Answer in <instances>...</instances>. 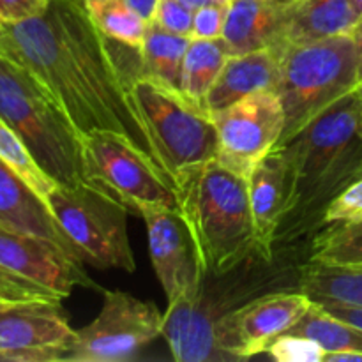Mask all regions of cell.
Wrapping results in <instances>:
<instances>
[{"instance_id":"4dcf8cb0","label":"cell","mask_w":362,"mask_h":362,"mask_svg":"<svg viewBox=\"0 0 362 362\" xmlns=\"http://www.w3.org/2000/svg\"><path fill=\"white\" fill-rule=\"evenodd\" d=\"M226 7L225 6H205L194 11L193 34L197 39H219L223 37L225 28Z\"/></svg>"},{"instance_id":"277c9868","label":"cell","mask_w":362,"mask_h":362,"mask_svg":"<svg viewBox=\"0 0 362 362\" xmlns=\"http://www.w3.org/2000/svg\"><path fill=\"white\" fill-rule=\"evenodd\" d=\"M173 187L204 271H228L260 247L246 177L211 159L180 173Z\"/></svg>"},{"instance_id":"d4e9b609","label":"cell","mask_w":362,"mask_h":362,"mask_svg":"<svg viewBox=\"0 0 362 362\" xmlns=\"http://www.w3.org/2000/svg\"><path fill=\"white\" fill-rule=\"evenodd\" d=\"M288 332L315 339L325 354L362 352V329L334 317L322 304L313 300L299 324Z\"/></svg>"},{"instance_id":"f1b7e54d","label":"cell","mask_w":362,"mask_h":362,"mask_svg":"<svg viewBox=\"0 0 362 362\" xmlns=\"http://www.w3.org/2000/svg\"><path fill=\"white\" fill-rule=\"evenodd\" d=\"M359 219H362V177L331 202L324 216V228L329 225H345Z\"/></svg>"},{"instance_id":"4316f807","label":"cell","mask_w":362,"mask_h":362,"mask_svg":"<svg viewBox=\"0 0 362 362\" xmlns=\"http://www.w3.org/2000/svg\"><path fill=\"white\" fill-rule=\"evenodd\" d=\"M0 159L48 204V197L55 187V182L42 172L41 166L28 152L27 145L2 119H0Z\"/></svg>"},{"instance_id":"4fadbf2b","label":"cell","mask_w":362,"mask_h":362,"mask_svg":"<svg viewBox=\"0 0 362 362\" xmlns=\"http://www.w3.org/2000/svg\"><path fill=\"white\" fill-rule=\"evenodd\" d=\"M311 299L300 290H276L258 296L230 313L216 329L219 352L230 361H247L299 324Z\"/></svg>"},{"instance_id":"f546056e","label":"cell","mask_w":362,"mask_h":362,"mask_svg":"<svg viewBox=\"0 0 362 362\" xmlns=\"http://www.w3.org/2000/svg\"><path fill=\"white\" fill-rule=\"evenodd\" d=\"M193 18L194 11L187 7L186 4L180 2V0H159L154 20L151 23H156L158 27L173 32V34L189 35L191 37V34H193Z\"/></svg>"},{"instance_id":"83f0119b","label":"cell","mask_w":362,"mask_h":362,"mask_svg":"<svg viewBox=\"0 0 362 362\" xmlns=\"http://www.w3.org/2000/svg\"><path fill=\"white\" fill-rule=\"evenodd\" d=\"M265 354L278 362H324L325 350L315 339L286 332L279 336Z\"/></svg>"},{"instance_id":"5b68a950","label":"cell","mask_w":362,"mask_h":362,"mask_svg":"<svg viewBox=\"0 0 362 362\" xmlns=\"http://www.w3.org/2000/svg\"><path fill=\"white\" fill-rule=\"evenodd\" d=\"M0 119L21 138L55 184L87 182L81 134L48 92L18 64L0 55Z\"/></svg>"},{"instance_id":"7a4b0ae2","label":"cell","mask_w":362,"mask_h":362,"mask_svg":"<svg viewBox=\"0 0 362 362\" xmlns=\"http://www.w3.org/2000/svg\"><path fill=\"white\" fill-rule=\"evenodd\" d=\"M285 156L288 197L276 250L293 246L324 228L331 202L362 177V103L352 92L304 127Z\"/></svg>"},{"instance_id":"d6986e66","label":"cell","mask_w":362,"mask_h":362,"mask_svg":"<svg viewBox=\"0 0 362 362\" xmlns=\"http://www.w3.org/2000/svg\"><path fill=\"white\" fill-rule=\"evenodd\" d=\"M247 193L258 244L267 253H276V235L285 218L288 197L286 163L279 148H274L255 166L247 177Z\"/></svg>"},{"instance_id":"ba28073f","label":"cell","mask_w":362,"mask_h":362,"mask_svg":"<svg viewBox=\"0 0 362 362\" xmlns=\"http://www.w3.org/2000/svg\"><path fill=\"white\" fill-rule=\"evenodd\" d=\"M48 207L85 264L134 272L136 260L127 232V209L92 184H55Z\"/></svg>"},{"instance_id":"52a82bcc","label":"cell","mask_w":362,"mask_h":362,"mask_svg":"<svg viewBox=\"0 0 362 362\" xmlns=\"http://www.w3.org/2000/svg\"><path fill=\"white\" fill-rule=\"evenodd\" d=\"M129 92L159 165L172 184L187 168L218 158V131L211 113L191 105L179 90L140 74L131 81Z\"/></svg>"},{"instance_id":"603a6c76","label":"cell","mask_w":362,"mask_h":362,"mask_svg":"<svg viewBox=\"0 0 362 362\" xmlns=\"http://www.w3.org/2000/svg\"><path fill=\"white\" fill-rule=\"evenodd\" d=\"M189 41V35L173 34L156 23H148L144 46L138 52L140 76L180 92V73Z\"/></svg>"},{"instance_id":"ffe728a7","label":"cell","mask_w":362,"mask_h":362,"mask_svg":"<svg viewBox=\"0 0 362 362\" xmlns=\"http://www.w3.org/2000/svg\"><path fill=\"white\" fill-rule=\"evenodd\" d=\"M362 14L352 0H296L286 45L352 35Z\"/></svg>"},{"instance_id":"3957f363","label":"cell","mask_w":362,"mask_h":362,"mask_svg":"<svg viewBox=\"0 0 362 362\" xmlns=\"http://www.w3.org/2000/svg\"><path fill=\"white\" fill-rule=\"evenodd\" d=\"M299 260L292 246L267 253L258 247L225 272L204 271L200 283L168 304L163 338L177 362H225L216 343L219 322L258 296L299 290Z\"/></svg>"},{"instance_id":"484cf974","label":"cell","mask_w":362,"mask_h":362,"mask_svg":"<svg viewBox=\"0 0 362 362\" xmlns=\"http://www.w3.org/2000/svg\"><path fill=\"white\" fill-rule=\"evenodd\" d=\"M308 262L338 267H362V219L322 228L311 240Z\"/></svg>"},{"instance_id":"8992f818","label":"cell","mask_w":362,"mask_h":362,"mask_svg":"<svg viewBox=\"0 0 362 362\" xmlns=\"http://www.w3.org/2000/svg\"><path fill=\"white\" fill-rule=\"evenodd\" d=\"M361 83V59L354 35L286 45L281 81L276 92L285 110V131L279 147L356 92Z\"/></svg>"},{"instance_id":"ab89813d","label":"cell","mask_w":362,"mask_h":362,"mask_svg":"<svg viewBox=\"0 0 362 362\" xmlns=\"http://www.w3.org/2000/svg\"><path fill=\"white\" fill-rule=\"evenodd\" d=\"M76 2H81V4H83V2H85V0H76Z\"/></svg>"},{"instance_id":"5bb4252c","label":"cell","mask_w":362,"mask_h":362,"mask_svg":"<svg viewBox=\"0 0 362 362\" xmlns=\"http://www.w3.org/2000/svg\"><path fill=\"white\" fill-rule=\"evenodd\" d=\"M140 218L147 226L152 269L170 304L200 283L204 265L179 207L148 209Z\"/></svg>"},{"instance_id":"9c48e42d","label":"cell","mask_w":362,"mask_h":362,"mask_svg":"<svg viewBox=\"0 0 362 362\" xmlns=\"http://www.w3.org/2000/svg\"><path fill=\"white\" fill-rule=\"evenodd\" d=\"M85 180L119 202L129 214L177 207L172 180L147 156L112 133L81 136Z\"/></svg>"},{"instance_id":"cb8c5ba5","label":"cell","mask_w":362,"mask_h":362,"mask_svg":"<svg viewBox=\"0 0 362 362\" xmlns=\"http://www.w3.org/2000/svg\"><path fill=\"white\" fill-rule=\"evenodd\" d=\"M85 11L101 34L140 52L148 23L126 0H85Z\"/></svg>"},{"instance_id":"f35d334b","label":"cell","mask_w":362,"mask_h":362,"mask_svg":"<svg viewBox=\"0 0 362 362\" xmlns=\"http://www.w3.org/2000/svg\"><path fill=\"white\" fill-rule=\"evenodd\" d=\"M357 90H359V95H361V103H362V83L359 85V88H357Z\"/></svg>"},{"instance_id":"8fae6325","label":"cell","mask_w":362,"mask_h":362,"mask_svg":"<svg viewBox=\"0 0 362 362\" xmlns=\"http://www.w3.org/2000/svg\"><path fill=\"white\" fill-rule=\"evenodd\" d=\"M0 283L62 303L74 288L98 290L83 262L52 240L0 223Z\"/></svg>"},{"instance_id":"1f68e13d","label":"cell","mask_w":362,"mask_h":362,"mask_svg":"<svg viewBox=\"0 0 362 362\" xmlns=\"http://www.w3.org/2000/svg\"><path fill=\"white\" fill-rule=\"evenodd\" d=\"M53 0H0V27L41 16Z\"/></svg>"},{"instance_id":"6da1fadb","label":"cell","mask_w":362,"mask_h":362,"mask_svg":"<svg viewBox=\"0 0 362 362\" xmlns=\"http://www.w3.org/2000/svg\"><path fill=\"white\" fill-rule=\"evenodd\" d=\"M122 48L76 0H53L41 16L0 27V55L23 67L81 136L112 133L161 168L131 101L140 66H124Z\"/></svg>"},{"instance_id":"2e32d148","label":"cell","mask_w":362,"mask_h":362,"mask_svg":"<svg viewBox=\"0 0 362 362\" xmlns=\"http://www.w3.org/2000/svg\"><path fill=\"white\" fill-rule=\"evenodd\" d=\"M296 0H230L223 39L232 55L286 46Z\"/></svg>"},{"instance_id":"7402d4cb","label":"cell","mask_w":362,"mask_h":362,"mask_svg":"<svg viewBox=\"0 0 362 362\" xmlns=\"http://www.w3.org/2000/svg\"><path fill=\"white\" fill-rule=\"evenodd\" d=\"M299 290L313 303L362 308V267H338L304 262Z\"/></svg>"},{"instance_id":"ac0fdd59","label":"cell","mask_w":362,"mask_h":362,"mask_svg":"<svg viewBox=\"0 0 362 362\" xmlns=\"http://www.w3.org/2000/svg\"><path fill=\"white\" fill-rule=\"evenodd\" d=\"M0 223L52 240L76 260L80 253L59 225L48 204L0 159ZM85 264V262H83Z\"/></svg>"},{"instance_id":"d590c367","label":"cell","mask_w":362,"mask_h":362,"mask_svg":"<svg viewBox=\"0 0 362 362\" xmlns=\"http://www.w3.org/2000/svg\"><path fill=\"white\" fill-rule=\"evenodd\" d=\"M182 4H186L187 7H191L193 11L200 9L205 6H228L230 0H180Z\"/></svg>"},{"instance_id":"9a60e30c","label":"cell","mask_w":362,"mask_h":362,"mask_svg":"<svg viewBox=\"0 0 362 362\" xmlns=\"http://www.w3.org/2000/svg\"><path fill=\"white\" fill-rule=\"evenodd\" d=\"M76 331L60 303L35 300L0 313V357L25 350H55L67 359Z\"/></svg>"},{"instance_id":"e0dca14e","label":"cell","mask_w":362,"mask_h":362,"mask_svg":"<svg viewBox=\"0 0 362 362\" xmlns=\"http://www.w3.org/2000/svg\"><path fill=\"white\" fill-rule=\"evenodd\" d=\"M283 49L285 46L230 55L207 95V113L225 110L226 106L257 92H278Z\"/></svg>"},{"instance_id":"8d00e7d4","label":"cell","mask_w":362,"mask_h":362,"mask_svg":"<svg viewBox=\"0 0 362 362\" xmlns=\"http://www.w3.org/2000/svg\"><path fill=\"white\" fill-rule=\"evenodd\" d=\"M354 39H356V45H357V49H359V59H361V76H362V16L359 20V23H357L356 30H354Z\"/></svg>"},{"instance_id":"836d02e7","label":"cell","mask_w":362,"mask_h":362,"mask_svg":"<svg viewBox=\"0 0 362 362\" xmlns=\"http://www.w3.org/2000/svg\"><path fill=\"white\" fill-rule=\"evenodd\" d=\"M322 306H324L329 313L334 315V317L341 318V320L362 329V308L339 306V304H322Z\"/></svg>"},{"instance_id":"30bf717a","label":"cell","mask_w":362,"mask_h":362,"mask_svg":"<svg viewBox=\"0 0 362 362\" xmlns=\"http://www.w3.org/2000/svg\"><path fill=\"white\" fill-rule=\"evenodd\" d=\"M158 306L122 290H106L98 317L78 329L66 362H126L163 336Z\"/></svg>"},{"instance_id":"e575fe53","label":"cell","mask_w":362,"mask_h":362,"mask_svg":"<svg viewBox=\"0 0 362 362\" xmlns=\"http://www.w3.org/2000/svg\"><path fill=\"white\" fill-rule=\"evenodd\" d=\"M141 18H144L147 23H151L154 20L156 9H158L159 0H126Z\"/></svg>"},{"instance_id":"7c38bea8","label":"cell","mask_w":362,"mask_h":362,"mask_svg":"<svg viewBox=\"0 0 362 362\" xmlns=\"http://www.w3.org/2000/svg\"><path fill=\"white\" fill-rule=\"evenodd\" d=\"M218 131V161L250 177L255 166L279 147L285 131V110L276 92L265 90L211 113Z\"/></svg>"},{"instance_id":"74e56055","label":"cell","mask_w":362,"mask_h":362,"mask_svg":"<svg viewBox=\"0 0 362 362\" xmlns=\"http://www.w3.org/2000/svg\"><path fill=\"white\" fill-rule=\"evenodd\" d=\"M354 4H356V7L357 9H359V13L362 14V0H352Z\"/></svg>"},{"instance_id":"44dd1931","label":"cell","mask_w":362,"mask_h":362,"mask_svg":"<svg viewBox=\"0 0 362 362\" xmlns=\"http://www.w3.org/2000/svg\"><path fill=\"white\" fill-rule=\"evenodd\" d=\"M232 55L225 39L191 37L180 73V94L197 108L205 110L207 95Z\"/></svg>"},{"instance_id":"d6a6232c","label":"cell","mask_w":362,"mask_h":362,"mask_svg":"<svg viewBox=\"0 0 362 362\" xmlns=\"http://www.w3.org/2000/svg\"><path fill=\"white\" fill-rule=\"evenodd\" d=\"M35 300H48V299H42V297H37L34 296V293L25 292V290L16 288V286L0 283V313L6 310H11V308L21 306V304L35 303ZM53 303H55V300H53Z\"/></svg>"}]
</instances>
